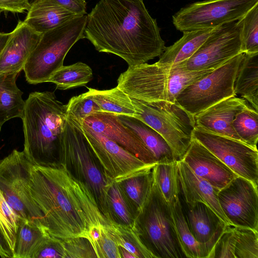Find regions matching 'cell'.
<instances>
[{
    "instance_id": "6da1fadb",
    "label": "cell",
    "mask_w": 258,
    "mask_h": 258,
    "mask_svg": "<svg viewBox=\"0 0 258 258\" xmlns=\"http://www.w3.org/2000/svg\"><path fill=\"white\" fill-rule=\"evenodd\" d=\"M83 35L97 51L114 54L128 66L159 57L166 47L144 0H99L87 14Z\"/></svg>"
},
{
    "instance_id": "7a4b0ae2",
    "label": "cell",
    "mask_w": 258,
    "mask_h": 258,
    "mask_svg": "<svg viewBox=\"0 0 258 258\" xmlns=\"http://www.w3.org/2000/svg\"><path fill=\"white\" fill-rule=\"evenodd\" d=\"M29 188L53 237L88 239L93 228L109 224L89 190L60 164H32Z\"/></svg>"
},
{
    "instance_id": "3957f363",
    "label": "cell",
    "mask_w": 258,
    "mask_h": 258,
    "mask_svg": "<svg viewBox=\"0 0 258 258\" xmlns=\"http://www.w3.org/2000/svg\"><path fill=\"white\" fill-rule=\"evenodd\" d=\"M23 152L35 166L58 164L61 140L66 121V106L53 92H34L25 101L22 117Z\"/></svg>"
},
{
    "instance_id": "277c9868",
    "label": "cell",
    "mask_w": 258,
    "mask_h": 258,
    "mask_svg": "<svg viewBox=\"0 0 258 258\" xmlns=\"http://www.w3.org/2000/svg\"><path fill=\"white\" fill-rule=\"evenodd\" d=\"M213 70L189 71L181 65L170 67L157 62H146L128 66L119 75L116 87L132 98L174 103L184 88Z\"/></svg>"
},
{
    "instance_id": "5b68a950",
    "label": "cell",
    "mask_w": 258,
    "mask_h": 258,
    "mask_svg": "<svg viewBox=\"0 0 258 258\" xmlns=\"http://www.w3.org/2000/svg\"><path fill=\"white\" fill-rule=\"evenodd\" d=\"M58 164L89 190L102 214L109 221L107 195L112 181L104 172L82 126L66 118Z\"/></svg>"
},
{
    "instance_id": "8992f818",
    "label": "cell",
    "mask_w": 258,
    "mask_h": 258,
    "mask_svg": "<svg viewBox=\"0 0 258 258\" xmlns=\"http://www.w3.org/2000/svg\"><path fill=\"white\" fill-rule=\"evenodd\" d=\"M133 227L155 258L186 257L177 238L169 205L154 174L150 192L137 213Z\"/></svg>"
},
{
    "instance_id": "52a82bcc",
    "label": "cell",
    "mask_w": 258,
    "mask_h": 258,
    "mask_svg": "<svg viewBox=\"0 0 258 258\" xmlns=\"http://www.w3.org/2000/svg\"><path fill=\"white\" fill-rule=\"evenodd\" d=\"M87 14L80 15L42 34L23 68L27 82L36 85L47 82L63 66L72 46L84 38Z\"/></svg>"
},
{
    "instance_id": "ba28073f",
    "label": "cell",
    "mask_w": 258,
    "mask_h": 258,
    "mask_svg": "<svg viewBox=\"0 0 258 258\" xmlns=\"http://www.w3.org/2000/svg\"><path fill=\"white\" fill-rule=\"evenodd\" d=\"M132 101L136 111L133 117L161 135L171 149L175 160H181L192 138L194 116L176 102H145L134 98Z\"/></svg>"
},
{
    "instance_id": "9c48e42d",
    "label": "cell",
    "mask_w": 258,
    "mask_h": 258,
    "mask_svg": "<svg viewBox=\"0 0 258 258\" xmlns=\"http://www.w3.org/2000/svg\"><path fill=\"white\" fill-rule=\"evenodd\" d=\"M244 55L241 53L184 88L176 102L192 116L226 98L236 96L234 85Z\"/></svg>"
},
{
    "instance_id": "30bf717a",
    "label": "cell",
    "mask_w": 258,
    "mask_h": 258,
    "mask_svg": "<svg viewBox=\"0 0 258 258\" xmlns=\"http://www.w3.org/2000/svg\"><path fill=\"white\" fill-rule=\"evenodd\" d=\"M32 166L23 151L14 149L0 160V189L23 220L37 222L45 226L43 214L30 194Z\"/></svg>"
},
{
    "instance_id": "8fae6325",
    "label": "cell",
    "mask_w": 258,
    "mask_h": 258,
    "mask_svg": "<svg viewBox=\"0 0 258 258\" xmlns=\"http://www.w3.org/2000/svg\"><path fill=\"white\" fill-rule=\"evenodd\" d=\"M258 4V0H206L181 9L172 16L180 31L214 28L237 21Z\"/></svg>"
},
{
    "instance_id": "7c38bea8",
    "label": "cell",
    "mask_w": 258,
    "mask_h": 258,
    "mask_svg": "<svg viewBox=\"0 0 258 258\" xmlns=\"http://www.w3.org/2000/svg\"><path fill=\"white\" fill-rule=\"evenodd\" d=\"M240 19L216 27L198 50L178 64L187 70H215L243 53Z\"/></svg>"
},
{
    "instance_id": "4fadbf2b",
    "label": "cell",
    "mask_w": 258,
    "mask_h": 258,
    "mask_svg": "<svg viewBox=\"0 0 258 258\" xmlns=\"http://www.w3.org/2000/svg\"><path fill=\"white\" fill-rule=\"evenodd\" d=\"M192 138L202 143L238 176L258 183V151L239 140L195 126Z\"/></svg>"
},
{
    "instance_id": "5bb4252c",
    "label": "cell",
    "mask_w": 258,
    "mask_h": 258,
    "mask_svg": "<svg viewBox=\"0 0 258 258\" xmlns=\"http://www.w3.org/2000/svg\"><path fill=\"white\" fill-rule=\"evenodd\" d=\"M217 197L229 224L257 231V186L238 176L219 190Z\"/></svg>"
},
{
    "instance_id": "9a60e30c",
    "label": "cell",
    "mask_w": 258,
    "mask_h": 258,
    "mask_svg": "<svg viewBox=\"0 0 258 258\" xmlns=\"http://www.w3.org/2000/svg\"><path fill=\"white\" fill-rule=\"evenodd\" d=\"M82 129L104 172L112 181H119L156 165L143 162L83 123Z\"/></svg>"
},
{
    "instance_id": "2e32d148",
    "label": "cell",
    "mask_w": 258,
    "mask_h": 258,
    "mask_svg": "<svg viewBox=\"0 0 258 258\" xmlns=\"http://www.w3.org/2000/svg\"><path fill=\"white\" fill-rule=\"evenodd\" d=\"M83 123L114 142L143 162L152 165L158 163L141 138L124 125L117 115L99 111L86 117Z\"/></svg>"
},
{
    "instance_id": "e0dca14e",
    "label": "cell",
    "mask_w": 258,
    "mask_h": 258,
    "mask_svg": "<svg viewBox=\"0 0 258 258\" xmlns=\"http://www.w3.org/2000/svg\"><path fill=\"white\" fill-rule=\"evenodd\" d=\"M198 176L218 190L238 175L197 140L192 138L181 160Z\"/></svg>"
},
{
    "instance_id": "ac0fdd59",
    "label": "cell",
    "mask_w": 258,
    "mask_h": 258,
    "mask_svg": "<svg viewBox=\"0 0 258 258\" xmlns=\"http://www.w3.org/2000/svg\"><path fill=\"white\" fill-rule=\"evenodd\" d=\"M180 200L190 230L201 245L205 258H208L227 223L205 204L188 205L180 197Z\"/></svg>"
},
{
    "instance_id": "d6986e66",
    "label": "cell",
    "mask_w": 258,
    "mask_h": 258,
    "mask_svg": "<svg viewBox=\"0 0 258 258\" xmlns=\"http://www.w3.org/2000/svg\"><path fill=\"white\" fill-rule=\"evenodd\" d=\"M248 105L245 99L236 96L226 98L195 115V126L241 141L233 128V121L236 114Z\"/></svg>"
},
{
    "instance_id": "ffe728a7",
    "label": "cell",
    "mask_w": 258,
    "mask_h": 258,
    "mask_svg": "<svg viewBox=\"0 0 258 258\" xmlns=\"http://www.w3.org/2000/svg\"><path fill=\"white\" fill-rule=\"evenodd\" d=\"M42 34L19 21L0 54V75L22 71Z\"/></svg>"
},
{
    "instance_id": "44dd1931",
    "label": "cell",
    "mask_w": 258,
    "mask_h": 258,
    "mask_svg": "<svg viewBox=\"0 0 258 258\" xmlns=\"http://www.w3.org/2000/svg\"><path fill=\"white\" fill-rule=\"evenodd\" d=\"M177 167L180 198L188 205L198 202L205 204L223 221L229 224L219 204V190L197 175L182 160L177 161Z\"/></svg>"
},
{
    "instance_id": "7402d4cb",
    "label": "cell",
    "mask_w": 258,
    "mask_h": 258,
    "mask_svg": "<svg viewBox=\"0 0 258 258\" xmlns=\"http://www.w3.org/2000/svg\"><path fill=\"white\" fill-rule=\"evenodd\" d=\"M30 4L23 22L41 34L80 15L70 10L57 0H33Z\"/></svg>"
},
{
    "instance_id": "603a6c76",
    "label": "cell",
    "mask_w": 258,
    "mask_h": 258,
    "mask_svg": "<svg viewBox=\"0 0 258 258\" xmlns=\"http://www.w3.org/2000/svg\"><path fill=\"white\" fill-rule=\"evenodd\" d=\"M215 28L183 32L181 38L172 45L166 47L157 62L170 67L184 62L198 50Z\"/></svg>"
},
{
    "instance_id": "cb8c5ba5",
    "label": "cell",
    "mask_w": 258,
    "mask_h": 258,
    "mask_svg": "<svg viewBox=\"0 0 258 258\" xmlns=\"http://www.w3.org/2000/svg\"><path fill=\"white\" fill-rule=\"evenodd\" d=\"M117 116L124 125L131 128L141 138L158 163L176 161L170 146L158 132L135 117L124 115Z\"/></svg>"
},
{
    "instance_id": "d4e9b609",
    "label": "cell",
    "mask_w": 258,
    "mask_h": 258,
    "mask_svg": "<svg viewBox=\"0 0 258 258\" xmlns=\"http://www.w3.org/2000/svg\"><path fill=\"white\" fill-rule=\"evenodd\" d=\"M234 91L258 111V53H244L235 80Z\"/></svg>"
},
{
    "instance_id": "484cf974",
    "label": "cell",
    "mask_w": 258,
    "mask_h": 258,
    "mask_svg": "<svg viewBox=\"0 0 258 258\" xmlns=\"http://www.w3.org/2000/svg\"><path fill=\"white\" fill-rule=\"evenodd\" d=\"M18 73L0 75V129L11 119L22 118L25 106L23 92L16 84Z\"/></svg>"
},
{
    "instance_id": "4316f807",
    "label": "cell",
    "mask_w": 258,
    "mask_h": 258,
    "mask_svg": "<svg viewBox=\"0 0 258 258\" xmlns=\"http://www.w3.org/2000/svg\"><path fill=\"white\" fill-rule=\"evenodd\" d=\"M87 88L90 97L99 106L101 111L117 115L134 116L135 115L132 98L117 87L104 90Z\"/></svg>"
},
{
    "instance_id": "83f0119b",
    "label": "cell",
    "mask_w": 258,
    "mask_h": 258,
    "mask_svg": "<svg viewBox=\"0 0 258 258\" xmlns=\"http://www.w3.org/2000/svg\"><path fill=\"white\" fill-rule=\"evenodd\" d=\"M168 204L177 238L185 257L205 258L202 247L195 238L185 219L180 195Z\"/></svg>"
},
{
    "instance_id": "f1b7e54d",
    "label": "cell",
    "mask_w": 258,
    "mask_h": 258,
    "mask_svg": "<svg viewBox=\"0 0 258 258\" xmlns=\"http://www.w3.org/2000/svg\"><path fill=\"white\" fill-rule=\"evenodd\" d=\"M48 234L43 224L32 221H23L17 231L13 258H32Z\"/></svg>"
},
{
    "instance_id": "f546056e",
    "label": "cell",
    "mask_w": 258,
    "mask_h": 258,
    "mask_svg": "<svg viewBox=\"0 0 258 258\" xmlns=\"http://www.w3.org/2000/svg\"><path fill=\"white\" fill-rule=\"evenodd\" d=\"M153 168L117 181L137 214L150 192L153 180Z\"/></svg>"
},
{
    "instance_id": "4dcf8cb0",
    "label": "cell",
    "mask_w": 258,
    "mask_h": 258,
    "mask_svg": "<svg viewBox=\"0 0 258 258\" xmlns=\"http://www.w3.org/2000/svg\"><path fill=\"white\" fill-rule=\"evenodd\" d=\"M107 199L109 221L123 225L133 226L137 213L117 182L112 181L110 183Z\"/></svg>"
},
{
    "instance_id": "1f68e13d",
    "label": "cell",
    "mask_w": 258,
    "mask_h": 258,
    "mask_svg": "<svg viewBox=\"0 0 258 258\" xmlns=\"http://www.w3.org/2000/svg\"><path fill=\"white\" fill-rule=\"evenodd\" d=\"M93 78L91 68L82 62L63 66L56 71L47 82L52 83L57 89L67 90L85 86Z\"/></svg>"
},
{
    "instance_id": "d6a6232c",
    "label": "cell",
    "mask_w": 258,
    "mask_h": 258,
    "mask_svg": "<svg viewBox=\"0 0 258 258\" xmlns=\"http://www.w3.org/2000/svg\"><path fill=\"white\" fill-rule=\"evenodd\" d=\"M108 227L118 245L130 251L135 258H155L144 245L133 226L110 221Z\"/></svg>"
},
{
    "instance_id": "836d02e7",
    "label": "cell",
    "mask_w": 258,
    "mask_h": 258,
    "mask_svg": "<svg viewBox=\"0 0 258 258\" xmlns=\"http://www.w3.org/2000/svg\"><path fill=\"white\" fill-rule=\"evenodd\" d=\"M153 172L157 185L166 201L169 203L180 192L177 161L157 163Z\"/></svg>"
},
{
    "instance_id": "e575fe53",
    "label": "cell",
    "mask_w": 258,
    "mask_h": 258,
    "mask_svg": "<svg viewBox=\"0 0 258 258\" xmlns=\"http://www.w3.org/2000/svg\"><path fill=\"white\" fill-rule=\"evenodd\" d=\"M233 128L241 141L257 149L258 113L249 104L237 113L233 121Z\"/></svg>"
},
{
    "instance_id": "d590c367",
    "label": "cell",
    "mask_w": 258,
    "mask_h": 258,
    "mask_svg": "<svg viewBox=\"0 0 258 258\" xmlns=\"http://www.w3.org/2000/svg\"><path fill=\"white\" fill-rule=\"evenodd\" d=\"M108 225L93 228L90 231L88 239L97 258H120L119 246L108 228Z\"/></svg>"
},
{
    "instance_id": "8d00e7d4",
    "label": "cell",
    "mask_w": 258,
    "mask_h": 258,
    "mask_svg": "<svg viewBox=\"0 0 258 258\" xmlns=\"http://www.w3.org/2000/svg\"><path fill=\"white\" fill-rule=\"evenodd\" d=\"M65 106L66 118L80 126L86 117L101 111L88 92L73 97Z\"/></svg>"
},
{
    "instance_id": "74e56055",
    "label": "cell",
    "mask_w": 258,
    "mask_h": 258,
    "mask_svg": "<svg viewBox=\"0 0 258 258\" xmlns=\"http://www.w3.org/2000/svg\"><path fill=\"white\" fill-rule=\"evenodd\" d=\"M243 52L258 53V4L240 19Z\"/></svg>"
},
{
    "instance_id": "f35d334b",
    "label": "cell",
    "mask_w": 258,
    "mask_h": 258,
    "mask_svg": "<svg viewBox=\"0 0 258 258\" xmlns=\"http://www.w3.org/2000/svg\"><path fill=\"white\" fill-rule=\"evenodd\" d=\"M23 221L7 202L0 189V229L13 253L17 231Z\"/></svg>"
},
{
    "instance_id": "ab89813d",
    "label": "cell",
    "mask_w": 258,
    "mask_h": 258,
    "mask_svg": "<svg viewBox=\"0 0 258 258\" xmlns=\"http://www.w3.org/2000/svg\"><path fill=\"white\" fill-rule=\"evenodd\" d=\"M237 239L235 258H258V232L252 229L235 226Z\"/></svg>"
},
{
    "instance_id": "60d3db41",
    "label": "cell",
    "mask_w": 258,
    "mask_h": 258,
    "mask_svg": "<svg viewBox=\"0 0 258 258\" xmlns=\"http://www.w3.org/2000/svg\"><path fill=\"white\" fill-rule=\"evenodd\" d=\"M236 239L235 226L227 224L208 258H235Z\"/></svg>"
},
{
    "instance_id": "b9f144b4",
    "label": "cell",
    "mask_w": 258,
    "mask_h": 258,
    "mask_svg": "<svg viewBox=\"0 0 258 258\" xmlns=\"http://www.w3.org/2000/svg\"><path fill=\"white\" fill-rule=\"evenodd\" d=\"M64 258L97 257L92 244L84 237H76L62 239Z\"/></svg>"
},
{
    "instance_id": "7bdbcfd3",
    "label": "cell",
    "mask_w": 258,
    "mask_h": 258,
    "mask_svg": "<svg viewBox=\"0 0 258 258\" xmlns=\"http://www.w3.org/2000/svg\"><path fill=\"white\" fill-rule=\"evenodd\" d=\"M32 258H64L62 239L48 234L35 250Z\"/></svg>"
},
{
    "instance_id": "ee69618b",
    "label": "cell",
    "mask_w": 258,
    "mask_h": 258,
    "mask_svg": "<svg viewBox=\"0 0 258 258\" xmlns=\"http://www.w3.org/2000/svg\"><path fill=\"white\" fill-rule=\"evenodd\" d=\"M29 0H0V10L13 13H22L30 8Z\"/></svg>"
},
{
    "instance_id": "f6af8a7d",
    "label": "cell",
    "mask_w": 258,
    "mask_h": 258,
    "mask_svg": "<svg viewBox=\"0 0 258 258\" xmlns=\"http://www.w3.org/2000/svg\"><path fill=\"white\" fill-rule=\"evenodd\" d=\"M62 5L77 14H87L86 5L84 0H57Z\"/></svg>"
},
{
    "instance_id": "bcb514c9",
    "label": "cell",
    "mask_w": 258,
    "mask_h": 258,
    "mask_svg": "<svg viewBox=\"0 0 258 258\" xmlns=\"http://www.w3.org/2000/svg\"><path fill=\"white\" fill-rule=\"evenodd\" d=\"M0 256L3 258H13V253L0 229Z\"/></svg>"
},
{
    "instance_id": "7dc6e473",
    "label": "cell",
    "mask_w": 258,
    "mask_h": 258,
    "mask_svg": "<svg viewBox=\"0 0 258 258\" xmlns=\"http://www.w3.org/2000/svg\"><path fill=\"white\" fill-rule=\"evenodd\" d=\"M12 32L10 33L0 32V54L10 39Z\"/></svg>"
},
{
    "instance_id": "c3c4849f",
    "label": "cell",
    "mask_w": 258,
    "mask_h": 258,
    "mask_svg": "<svg viewBox=\"0 0 258 258\" xmlns=\"http://www.w3.org/2000/svg\"><path fill=\"white\" fill-rule=\"evenodd\" d=\"M119 251L120 258H135L132 253L121 246H119Z\"/></svg>"
},
{
    "instance_id": "681fc988",
    "label": "cell",
    "mask_w": 258,
    "mask_h": 258,
    "mask_svg": "<svg viewBox=\"0 0 258 258\" xmlns=\"http://www.w3.org/2000/svg\"><path fill=\"white\" fill-rule=\"evenodd\" d=\"M0 131H1V129H0Z\"/></svg>"
}]
</instances>
